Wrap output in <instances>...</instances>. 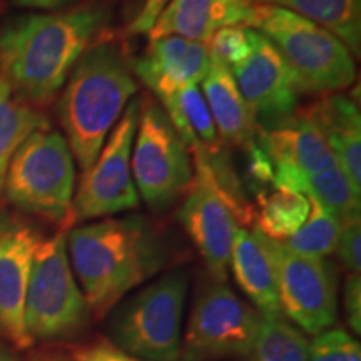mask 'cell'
<instances>
[{"mask_svg": "<svg viewBox=\"0 0 361 361\" xmlns=\"http://www.w3.org/2000/svg\"><path fill=\"white\" fill-rule=\"evenodd\" d=\"M130 66L134 75L162 102L186 85L201 84L211 57L206 44L168 35L149 40L146 51Z\"/></svg>", "mask_w": 361, "mask_h": 361, "instance_id": "obj_16", "label": "cell"}, {"mask_svg": "<svg viewBox=\"0 0 361 361\" xmlns=\"http://www.w3.org/2000/svg\"><path fill=\"white\" fill-rule=\"evenodd\" d=\"M89 303L72 273L67 255V229L40 239L35 247L24 303L29 340H67L87 328Z\"/></svg>", "mask_w": 361, "mask_h": 361, "instance_id": "obj_7", "label": "cell"}, {"mask_svg": "<svg viewBox=\"0 0 361 361\" xmlns=\"http://www.w3.org/2000/svg\"><path fill=\"white\" fill-rule=\"evenodd\" d=\"M130 171L139 197L152 211H164L188 192L194 166L186 144L157 101L141 99Z\"/></svg>", "mask_w": 361, "mask_h": 361, "instance_id": "obj_8", "label": "cell"}, {"mask_svg": "<svg viewBox=\"0 0 361 361\" xmlns=\"http://www.w3.org/2000/svg\"><path fill=\"white\" fill-rule=\"evenodd\" d=\"M51 123L32 104L22 101L11 85L0 78V196L13 154L35 130L49 129Z\"/></svg>", "mask_w": 361, "mask_h": 361, "instance_id": "obj_22", "label": "cell"}, {"mask_svg": "<svg viewBox=\"0 0 361 361\" xmlns=\"http://www.w3.org/2000/svg\"><path fill=\"white\" fill-rule=\"evenodd\" d=\"M251 52L243 64L231 71L243 97L251 107L261 130L279 128L295 117L298 92L286 62L273 44L250 29Z\"/></svg>", "mask_w": 361, "mask_h": 361, "instance_id": "obj_13", "label": "cell"}, {"mask_svg": "<svg viewBox=\"0 0 361 361\" xmlns=\"http://www.w3.org/2000/svg\"><path fill=\"white\" fill-rule=\"evenodd\" d=\"M291 191L305 194L314 200L324 209L340 219V223L360 219L361 194L355 191L350 179L338 164L318 171V173L300 176L293 183Z\"/></svg>", "mask_w": 361, "mask_h": 361, "instance_id": "obj_24", "label": "cell"}, {"mask_svg": "<svg viewBox=\"0 0 361 361\" xmlns=\"http://www.w3.org/2000/svg\"><path fill=\"white\" fill-rule=\"evenodd\" d=\"M286 8L340 39L353 57L361 54V0H252Z\"/></svg>", "mask_w": 361, "mask_h": 361, "instance_id": "obj_21", "label": "cell"}, {"mask_svg": "<svg viewBox=\"0 0 361 361\" xmlns=\"http://www.w3.org/2000/svg\"><path fill=\"white\" fill-rule=\"evenodd\" d=\"M72 358L78 361H146L116 348L107 338H97L96 341L79 346L72 351Z\"/></svg>", "mask_w": 361, "mask_h": 361, "instance_id": "obj_30", "label": "cell"}, {"mask_svg": "<svg viewBox=\"0 0 361 361\" xmlns=\"http://www.w3.org/2000/svg\"><path fill=\"white\" fill-rule=\"evenodd\" d=\"M75 192V164L64 135L52 128L35 130L8 164L4 194L22 213L67 229Z\"/></svg>", "mask_w": 361, "mask_h": 361, "instance_id": "obj_6", "label": "cell"}, {"mask_svg": "<svg viewBox=\"0 0 361 361\" xmlns=\"http://www.w3.org/2000/svg\"><path fill=\"white\" fill-rule=\"evenodd\" d=\"M258 144L273 164V188L291 189L300 176L338 164L323 134L301 109L279 128L259 129Z\"/></svg>", "mask_w": 361, "mask_h": 361, "instance_id": "obj_15", "label": "cell"}, {"mask_svg": "<svg viewBox=\"0 0 361 361\" xmlns=\"http://www.w3.org/2000/svg\"><path fill=\"white\" fill-rule=\"evenodd\" d=\"M169 4L171 0H144L141 11L137 12V16L130 22L126 32L129 35L149 34V30L154 27L156 20L159 19V16Z\"/></svg>", "mask_w": 361, "mask_h": 361, "instance_id": "obj_32", "label": "cell"}, {"mask_svg": "<svg viewBox=\"0 0 361 361\" xmlns=\"http://www.w3.org/2000/svg\"><path fill=\"white\" fill-rule=\"evenodd\" d=\"M111 20V7L102 2L13 17L0 30V78L22 101L47 106Z\"/></svg>", "mask_w": 361, "mask_h": 361, "instance_id": "obj_1", "label": "cell"}, {"mask_svg": "<svg viewBox=\"0 0 361 361\" xmlns=\"http://www.w3.org/2000/svg\"><path fill=\"white\" fill-rule=\"evenodd\" d=\"M278 273L279 305L283 316L308 335L333 328L340 306L338 273L329 261L308 258L271 241Z\"/></svg>", "mask_w": 361, "mask_h": 361, "instance_id": "obj_12", "label": "cell"}, {"mask_svg": "<svg viewBox=\"0 0 361 361\" xmlns=\"http://www.w3.org/2000/svg\"><path fill=\"white\" fill-rule=\"evenodd\" d=\"M229 268L238 286L250 298L252 308H256L263 318L283 316L271 239L263 236L255 228H239L234 239Z\"/></svg>", "mask_w": 361, "mask_h": 361, "instance_id": "obj_18", "label": "cell"}, {"mask_svg": "<svg viewBox=\"0 0 361 361\" xmlns=\"http://www.w3.org/2000/svg\"><path fill=\"white\" fill-rule=\"evenodd\" d=\"M263 316L226 283L197 293L180 341V361H214L252 353Z\"/></svg>", "mask_w": 361, "mask_h": 361, "instance_id": "obj_11", "label": "cell"}, {"mask_svg": "<svg viewBox=\"0 0 361 361\" xmlns=\"http://www.w3.org/2000/svg\"><path fill=\"white\" fill-rule=\"evenodd\" d=\"M189 278L174 269L123 300L111 311L107 340L146 361H180Z\"/></svg>", "mask_w": 361, "mask_h": 361, "instance_id": "obj_5", "label": "cell"}, {"mask_svg": "<svg viewBox=\"0 0 361 361\" xmlns=\"http://www.w3.org/2000/svg\"><path fill=\"white\" fill-rule=\"evenodd\" d=\"M252 353L261 361H310V341L284 316L263 318Z\"/></svg>", "mask_w": 361, "mask_h": 361, "instance_id": "obj_26", "label": "cell"}, {"mask_svg": "<svg viewBox=\"0 0 361 361\" xmlns=\"http://www.w3.org/2000/svg\"><path fill=\"white\" fill-rule=\"evenodd\" d=\"M310 361H361L358 340L343 328H329L310 341Z\"/></svg>", "mask_w": 361, "mask_h": 361, "instance_id": "obj_28", "label": "cell"}, {"mask_svg": "<svg viewBox=\"0 0 361 361\" xmlns=\"http://www.w3.org/2000/svg\"><path fill=\"white\" fill-rule=\"evenodd\" d=\"M245 361H261V360L255 353H250L247 356H245Z\"/></svg>", "mask_w": 361, "mask_h": 361, "instance_id": "obj_36", "label": "cell"}, {"mask_svg": "<svg viewBox=\"0 0 361 361\" xmlns=\"http://www.w3.org/2000/svg\"><path fill=\"white\" fill-rule=\"evenodd\" d=\"M137 89L133 66L114 40L99 39L71 71L59 101V119L82 173L97 159Z\"/></svg>", "mask_w": 361, "mask_h": 361, "instance_id": "obj_3", "label": "cell"}, {"mask_svg": "<svg viewBox=\"0 0 361 361\" xmlns=\"http://www.w3.org/2000/svg\"><path fill=\"white\" fill-rule=\"evenodd\" d=\"M192 166V183L184 194L178 219L213 281L226 283L236 233L239 228L252 224L255 209L229 196L201 157L194 156Z\"/></svg>", "mask_w": 361, "mask_h": 361, "instance_id": "obj_9", "label": "cell"}, {"mask_svg": "<svg viewBox=\"0 0 361 361\" xmlns=\"http://www.w3.org/2000/svg\"><path fill=\"white\" fill-rule=\"evenodd\" d=\"M67 255L92 318L102 319L135 288L168 269V234L141 214L67 229Z\"/></svg>", "mask_w": 361, "mask_h": 361, "instance_id": "obj_2", "label": "cell"}, {"mask_svg": "<svg viewBox=\"0 0 361 361\" xmlns=\"http://www.w3.org/2000/svg\"><path fill=\"white\" fill-rule=\"evenodd\" d=\"M206 47L211 61L233 71L251 52L250 27H224L207 40Z\"/></svg>", "mask_w": 361, "mask_h": 361, "instance_id": "obj_27", "label": "cell"}, {"mask_svg": "<svg viewBox=\"0 0 361 361\" xmlns=\"http://www.w3.org/2000/svg\"><path fill=\"white\" fill-rule=\"evenodd\" d=\"M40 239L29 221L0 207V338L19 350L32 346L24 328V303Z\"/></svg>", "mask_w": 361, "mask_h": 361, "instance_id": "obj_14", "label": "cell"}, {"mask_svg": "<svg viewBox=\"0 0 361 361\" xmlns=\"http://www.w3.org/2000/svg\"><path fill=\"white\" fill-rule=\"evenodd\" d=\"M13 6L22 7V8H35V11H62L67 8L75 0H12Z\"/></svg>", "mask_w": 361, "mask_h": 361, "instance_id": "obj_33", "label": "cell"}, {"mask_svg": "<svg viewBox=\"0 0 361 361\" xmlns=\"http://www.w3.org/2000/svg\"><path fill=\"white\" fill-rule=\"evenodd\" d=\"M250 29L258 30L286 62L298 92L328 94L348 89L356 79L355 57L323 27L286 8L256 4Z\"/></svg>", "mask_w": 361, "mask_h": 361, "instance_id": "obj_4", "label": "cell"}, {"mask_svg": "<svg viewBox=\"0 0 361 361\" xmlns=\"http://www.w3.org/2000/svg\"><path fill=\"white\" fill-rule=\"evenodd\" d=\"M141 99L134 97L107 135L97 159L80 176L67 229L137 209L141 204L130 171V152L137 130Z\"/></svg>", "mask_w": 361, "mask_h": 361, "instance_id": "obj_10", "label": "cell"}, {"mask_svg": "<svg viewBox=\"0 0 361 361\" xmlns=\"http://www.w3.org/2000/svg\"><path fill=\"white\" fill-rule=\"evenodd\" d=\"M343 306L346 319L355 335L361 333V278L360 274H348L343 286Z\"/></svg>", "mask_w": 361, "mask_h": 361, "instance_id": "obj_31", "label": "cell"}, {"mask_svg": "<svg viewBox=\"0 0 361 361\" xmlns=\"http://www.w3.org/2000/svg\"><path fill=\"white\" fill-rule=\"evenodd\" d=\"M310 204L311 209L306 223L281 245L295 255L326 259L336 250L341 223L314 200H310Z\"/></svg>", "mask_w": 361, "mask_h": 361, "instance_id": "obj_25", "label": "cell"}, {"mask_svg": "<svg viewBox=\"0 0 361 361\" xmlns=\"http://www.w3.org/2000/svg\"><path fill=\"white\" fill-rule=\"evenodd\" d=\"M255 16L252 0H171L147 35L149 40L178 35L206 44L224 27H251Z\"/></svg>", "mask_w": 361, "mask_h": 361, "instance_id": "obj_17", "label": "cell"}, {"mask_svg": "<svg viewBox=\"0 0 361 361\" xmlns=\"http://www.w3.org/2000/svg\"><path fill=\"white\" fill-rule=\"evenodd\" d=\"M323 134L338 166L361 194V116L360 107L345 94H328L301 111Z\"/></svg>", "mask_w": 361, "mask_h": 361, "instance_id": "obj_19", "label": "cell"}, {"mask_svg": "<svg viewBox=\"0 0 361 361\" xmlns=\"http://www.w3.org/2000/svg\"><path fill=\"white\" fill-rule=\"evenodd\" d=\"M200 87L226 146H236L246 152L256 146L259 133L258 123L231 71L211 61Z\"/></svg>", "mask_w": 361, "mask_h": 361, "instance_id": "obj_20", "label": "cell"}, {"mask_svg": "<svg viewBox=\"0 0 361 361\" xmlns=\"http://www.w3.org/2000/svg\"><path fill=\"white\" fill-rule=\"evenodd\" d=\"M32 361H78V360L64 358V356H44V358H35Z\"/></svg>", "mask_w": 361, "mask_h": 361, "instance_id": "obj_35", "label": "cell"}, {"mask_svg": "<svg viewBox=\"0 0 361 361\" xmlns=\"http://www.w3.org/2000/svg\"><path fill=\"white\" fill-rule=\"evenodd\" d=\"M335 252L348 274H360L361 271V221L353 219L341 224Z\"/></svg>", "mask_w": 361, "mask_h": 361, "instance_id": "obj_29", "label": "cell"}, {"mask_svg": "<svg viewBox=\"0 0 361 361\" xmlns=\"http://www.w3.org/2000/svg\"><path fill=\"white\" fill-rule=\"evenodd\" d=\"M310 209V200L301 192L283 188L259 191L255 229L271 241L283 243L306 223Z\"/></svg>", "mask_w": 361, "mask_h": 361, "instance_id": "obj_23", "label": "cell"}, {"mask_svg": "<svg viewBox=\"0 0 361 361\" xmlns=\"http://www.w3.org/2000/svg\"><path fill=\"white\" fill-rule=\"evenodd\" d=\"M0 361H17L16 355H13L7 346H4L2 343H0Z\"/></svg>", "mask_w": 361, "mask_h": 361, "instance_id": "obj_34", "label": "cell"}]
</instances>
